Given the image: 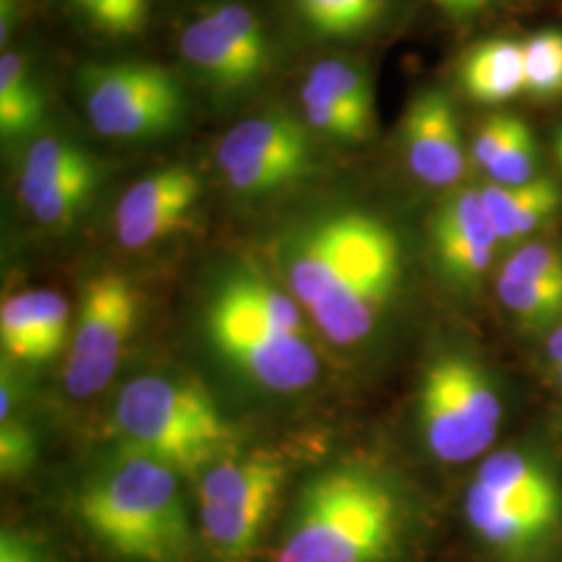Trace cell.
Here are the masks:
<instances>
[{"instance_id":"cell-11","label":"cell","mask_w":562,"mask_h":562,"mask_svg":"<svg viewBox=\"0 0 562 562\" xmlns=\"http://www.w3.org/2000/svg\"><path fill=\"white\" fill-rule=\"evenodd\" d=\"M140 317V294L127 276L101 271L83 283L76 329L65 359V390L88 398L117 373Z\"/></svg>"},{"instance_id":"cell-17","label":"cell","mask_w":562,"mask_h":562,"mask_svg":"<svg viewBox=\"0 0 562 562\" xmlns=\"http://www.w3.org/2000/svg\"><path fill=\"white\" fill-rule=\"evenodd\" d=\"M562 506L506 498L473 482L464 498V515L477 538L501 552H525L554 529Z\"/></svg>"},{"instance_id":"cell-36","label":"cell","mask_w":562,"mask_h":562,"mask_svg":"<svg viewBox=\"0 0 562 562\" xmlns=\"http://www.w3.org/2000/svg\"><path fill=\"white\" fill-rule=\"evenodd\" d=\"M546 350H548V357L550 361L554 362V367H561L562 364V327L554 329L552 336L548 338L546 344Z\"/></svg>"},{"instance_id":"cell-5","label":"cell","mask_w":562,"mask_h":562,"mask_svg":"<svg viewBox=\"0 0 562 562\" xmlns=\"http://www.w3.org/2000/svg\"><path fill=\"white\" fill-rule=\"evenodd\" d=\"M121 450L162 462L180 475H199L229 457L234 429L211 394L194 380L140 375L115 404Z\"/></svg>"},{"instance_id":"cell-31","label":"cell","mask_w":562,"mask_h":562,"mask_svg":"<svg viewBox=\"0 0 562 562\" xmlns=\"http://www.w3.org/2000/svg\"><path fill=\"white\" fill-rule=\"evenodd\" d=\"M519 120L521 117L513 113H496L483 120L475 134V140L471 144V159L480 169H485L492 162L496 153L503 148L504 142L508 140V136L517 127Z\"/></svg>"},{"instance_id":"cell-27","label":"cell","mask_w":562,"mask_h":562,"mask_svg":"<svg viewBox=\"0 0 562 562\" xmlns=\"http://www.w3.org/2000/svg\"><path fill=\"white\" fill-rule=\"evenodd\" d=\"M90 27L109 38L140 36L150 20L153 0H71Z\"/></svg>"},{"instance_id":"cell-13","label":"cell","mask_w":562,"mask_h":562,"mask_svg":"<svg viewBox=\"0 0 562 562\" xmlns=\"http://www.w3.org/2000/svg\"><path fill=\"white\" fill-rule=\"evenodd\" d=\"M201 194L199 173L181 162L144 176L117 202V240L130 250H142L165 240L188 222Z\"/></svg>"},{"instance_id":"cell-8","label":"cell","mask_w":562,"mask_h":562,"mask_svg":"<svg viewBox=\"0 0 562 562\" xmlns=\"http://www.w3.org/2000/svg\"><path fill=\"white\" fill-rule=\"evenodd\" d=\"M501 423V396L475 362L448 355L429 364L419 390V425L438 461L482 457L496 440Z\"/></svg>"},{"instance_id":"cell-6","label":"cell","mask_w":562,"mask_h":562,"mask_svg":"<svg viewBox=\"0 0 562 562\" xmlns=\"http://www.w3.org/2000/svg\"><path fill=\"white\" fill-rule=\"evenodd\" d=\"M178 50L192 74L223 101L257 92L278 67V46L267 23L240 0L201 9L181 27Z\"/></svg>"},{"instance_id":"cell-37","label":"cell","mask_w":562,"mask_h":562,"mask_svg":"<svg viewBox=\"0 0 562 562\" xmlns=\"http://www.w3.org/2000/svg\"><path fill=\"white\" fill-rule=\"evenodd\" d=\"M554 150H557V157H559V161L562 165V125L561 130L557 132V140H554Z\"/></svg>"},{"instance_id":"cell-33","label":"cell","mask_w":562,"mask_h":562,"mask_svg":"<svg viewBox=\"0 0 562 562\" xmlns=\"http://www.w3.org/2000/svg\"><path fill=\"white\" fill-rule=\"evenodd\" d=\"M446 15L454 20H473L494 9L501 0H434Z\"/></svg>"},{"instance_id":"cell-7","label":"cell","mask_w":562,"mask_h":562,"mask_svg":"<svg viewBox=\"0 0 562 562\" xmlns=\"http://www.w3.org/2000/svg\"><path fill=\"white\" fill-rule=\"evenodd\" d=\"M86 117L109 140H155L176 132L186 94L173 71L138 59L90 63L80 76Z\"/></svg>"},{"instance_id":"cell-24","label":"cell","mask_w":562,"mask_h":562,"mask_svg":"<svg viewBox=\"0 0 562 562\" xmlns=\"http://www.w3.org/2000/svg\"><path fill=\"white\" fill-rule=\"evenodd\" d=\"M304 80L315 83L325 94L355 109L364 117L378 120L373 81L359 63L344 57H327L315 63Z\"/></svg>"},{"instance_id":"cell-3","label":"cell","mask_w":562,"mask_h":562,"mask_svg":"<svg viewBox=\"0 0 562 562\" xmlns=\"http://www.w3.org/2000/svg\"><path fill=\"white\" fill-rule=\"evenodd\" d=\"M180 473L130 450L83 483L78 517L88 533L125 561L181 562L192 527Z\"/></svg>"},{"instance_id":"cell-23","label":"cell","mask_w":562,"mask_h":562,"mask_svg":"<svg viewBox=\"0 0 562 562\" xmlns=\"http://www.w3.org/2000/svg\"><path fill=\"white\" fill-rule=\"evenodd\" d=\"M301 115L313 134L341 144L369 140L375 130V120L331 99L308 80L301 86Z\"/></svg>"},{"instance_id":"cell-30","label":"cell","mask_w":562,"mask_h":562,"mask_svg":"<svg viewBox=\"0 0 562 562\" xmlns=\"http://www.w3.org/2000/svg\"><path fill=\"white\" fill-rule=\"evenodd\" d=\"M36 459L34 434L13 419L2 422L0 427V469L4 477H18L25 473Z\"/></svg>"},{"instance_id":"cell-21","label":"cell","mask_w":562,"mask_h":562,"mask_svg":"<svg viewBox=\"0 0 562 562\" xmlns=\"http://www.w3.org/2000/svg\"><path fill=\"white\" fill-rule=\"evenodd\" d=\"M46 117V99L32 71V63L18 50L0 57V134L20 140L34 134Z\"/></svg>"},{"instance_id":"cell-2","label":"cell","mask_w":562,"mask_h":562,"mask_svg":"<svg viewBox=\"0 0 562 562\" xmlns=\"http://www.w3.org/2000/svg\"><path fill=\"white\" fill-rule=\"evenodd\" d=\"M213 350L248 382L278 394L311 387L319 359L304 308L257 267L238 265L213 285L204 306Z\"/></svg>"},{"instance_id":"cell-4","label":"cell","mask_w":562,"mask_h":562,"mask_svg":"<svg viewBox=\"0 0 562 562\" xmlns=\"http://www.w3.org/2000/svg\"><path fill=\"white\" fill-rule=\"evenodd\" d=\"M398 529L387 483L361 467H334L302 487L273 562H382Z\"/></svg>"},{"instance_id":"cell-35","label":"cell","mask_w":562,"mask_h":562,"mask_svg":"<svg viewBox=\"0 0 562 562\" xmlns=\"http://www.w3.org/2000/svg\"><path fill=\"white\" fill-rule=\"evenodd\" d=\"M0 423L9 422L13 415V406H15V383L11 373L7 371V367L2 369V383H0Z\"/></svg>"},{"instance_id":"cell-9","label":"cell","mask_w":562,"mask_h":562,"mask_svg":"<svg viewBox=\"0 0 562 562\" xmlns=\"http://www.w3.org/2000/svg\"><path fill=\"white\" fill-rule=\"evenodd\" d=\"M285 480L269 457H225L199 477L202 538L223 562H244L261 540Z\"/></svg>"},{"instance_id":"cell-34","label":"cell","mask_w":562,"mask_h":562,"mask_svg":"<svg viewBox=\"0 0 562 562\" xmlns=\"http://www.w3.org/2000/svg\"><path fill=\"white\" fill-rule=\"evenodd\" d=\"M20 18V0H0V44L7 48Z\"/></svg>"},{"instance_id":"cell-26","label":"cell","mask_w":562,"mask_h":562,"mask_svg":"<svg viewBox=\"0 0 562 562\" xmlns=\"http://www.w3.org/2000/svg\"><path fill=\"white\" fill-rule=\"evenodd\" d=\"M498 296L522 322H546L562 313V280L501 276Z\"/></svg>"},{"instance_id":"cell-38","label":"cell","mask_w":562,"mask_h":562,"mask_svg":"<svg viewBox=\"0 0 562 562\" xmlns=\"http://www.w3.org/2000/svg\"><path fill=\"white\" fill-rule=\"evenodd\" d=\"M554 371H557V378H559V383H561L562 387V364L561 367H554Z\"/></svg>"},{"instance_id":"cell-12","label":"cell","mask_w":562,"mask_h":562,"mask_svg":"<svg viewBox=\"0 0 562 562\" xmlns=\"http://www.w3.org/2000/svg\"><path fill=\"white\" fill-rule=\"evenodd\" d=\"M101 183V162L78 142L41 136L21 161L20 192L30 215L46 227L74 222Z\"/></svg>"},{"instance_id":"cell-18","label":"cell","mask_w":562,"mask_h":562,"mask_svg":"<svg viewBox=\"0 0 562 562\" xmlns=\"http://www.w3.org/2000/svg\"><path fill=\"white\" fill-rule=\"evenodd\" d=\"M483 204L501 244L521 240L550 222L562 204L559 183L533 178L519 186L490 183L482 188Z\"/></svg>"},{"instance_id":"cell-29","label":"cell","mask_w":562,"mask_h":562,"mask_svg":"<svg viewBox=\"0 0 562 562\" xmlns=\"http://www.w3.org/2000/svg\"><path fill=\"white\" fill-rule=\"evenodd\" d=\"M501 276L562 280V252L552 244H527L519 248L501 269Z\"/></svg>"},{"instance_id":"cell-19","label":"cell","mask_w":562,"mask_h":562,"mask_svg":"<svg viewBox=\"0 0 562 562\" xmlns=\"http://www.w3.org/2000/svg\"><path fill=\"white\" fill-rule=\"evenodd\" d=\"M462 92L480 104H503L525 92L522 44L506 38L475 44L462 57Z\"/></svg>"},{"instance_id":"cell-14","label":"cell","mask_w":562,"mask_h":562,"mask_svg":"<svg viewBox=\"0 0 562 562\" xmlns=\"http://www.w3.org/2000/svg\"><path fill=\"white\" fill-rule=\"evenodd\" d=\"M402 150L417 180L448 188L467 171V146L454 102L440 88H425L413 97L402 120Z\"/></svg>"},{"instance_id":"cell-28","label":"cell","mask_w":562,"mask_h":562,"mask_svg":"<svg viewBox=\"0 0 562 562\" xmlns=\"http://www.w3.org/2000/svg\"><path fill=\"white\" fill-rule=\"evenodd\" d=\"M538 142L531 127L519 120L508 140L496 153L492 162L483 169L487 178L501 186H519L536 178Z\"/></svg>"},{"instance_id":"cell-16","label":"cell","mask_w":562,"mask_h":562,"mask_svg":"<svg viewBox=\"0 0 562 562\" xmlns=\"http://www.w3.org/2000/svg\"><path fill=\"white\" fill-rule=\"evenodd\" d=\"M69 306L50 290L13 294L0 306V341L13 361L44 362L69 348Z\"/></svg>"},{"instance_id":"cell-15","label":"cell","mask_w":562,"mask_h":562,"mask_svg":"<svg viewBox=\"0 0 562 562\" xmlns=\"http://www.w3.org/2000/svg\"><path fill=\"white\" fill-rule=\"evenodd\" d=\"M501 238L487 217L482 190L454 192L431 220V246L443 273L475 283L492 267Z\"/></svg>"},{"instance_id":"cell-22","label":"cell","mask_w":562,"mask_h":562,"mask_svg":"<svg viewBox=\"0 0 562 562\" xmlns=\"http://www.w3.org/2000/svg\"><path fill=\"white\" fill-rule=\"evenodd\" d=\"M473 482L506 498L562 506L554 480L538 462L517 450H501L487 457Z\"/></svg>"},{"instance_id":"cell-32","label":"cell","mask_w":562,"mask_h":562,"mask_svg":"<svg viewBox=\"0 0 562 562\" xmlns=\"http://www.w3.org/2000/svg\"><path fill=\"white\" fill-rule=\"evenodd\" d=\"M0 562H48V559L32 538L13 529H4L0 536Z\"/></svg>"},{"instance_id":"cell-20","label":"cell","mask_w":562,"mask_h":562,"mask_svg":"<svg viewBox=\"0 0 562 562\" xmlns=\"http://www.w3.org/2000/svg\"><path fill=\"white\" fill-rule=\"evenodd\" d=\"M290 18L311 41L350 42L371 36L390 13V0H285Z\"/></svg>"},{"instance_id":"cell-25","label":"cell","mask_w":562,"mask_h":562,"mask_svg":"<svg viewBox=\"0 0 562 562\" xmlns=\"http://www.w3.org/2000/svg\"><path fill=\"white\" fill-rule=\"evenodd\" d=\"M525 92L536 101L562 97V30L548 27L522 42Z\"/></svg>"},{"instance_id":"cell-10","label":"cell","mask_w":562,"mask_h":562,"mask_svg":"<svg viewBox=\"0 0 562 562\" xmlns=\"http://www.w3.org/2000/svg\"><path fill=\"white\" fill-rule=\"evenodd\" d=\"M215 159L236 194L257 199L308 178L317 167V150L304 120L276 106L229 127Z\"/></svg>"},{"instance_id":"cell-1","label":"cell","mask_w":562,"mask_h":562,"mask_svg":"<svg viewBox=\"0 0 562 562\" xmlns=\"http://www.w3.org/2000/svg\"><path fill=\"white\" fill-rule=\"evenodd\" d=\"M292 296L338 346L364 340L401 281V244L375 215L338 211L301 227L283 248Z\"/></svg>"}]
</instances>
